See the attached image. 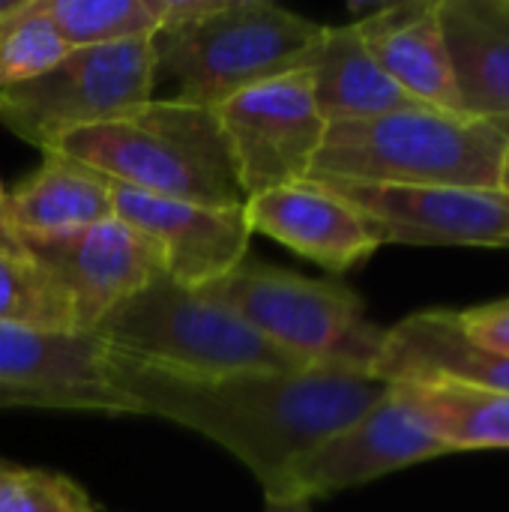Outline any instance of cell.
Segmentation results:
<instances>
[{"label":"cell","instance_id":"83f0119b","mask_svg":"<svg viewBox=\"0 0 509 512\" xmlns=\"http://www.w3.org/2000/svg\"><path fill=\"white\" fill-rule=\"evenodd\" d=\"M498 189L509 195V144H507V153H504V159H501V177H498Z\"/></svg>","mask_w":509,"mask_h":512},{"label":"cell","instance_id":"d6986e66","mask_svg":"<svg viewBox=\"0 0 509 512\" xmlns=\"http://www.w3.org/2000/svg\"><path fill=\"white\" fill-rule=\"evenodd\" d=\"M111 216L114 183L60 153H45V162L6 192V219L18 240L87 228Z\"/></svg>","mask_w":509,"mask_h":512},{"label":"cell","instance_id":"30bf717a","mask_svg":"<svg viewBox=\"0 0 509 512\" xmlns=\"http://www.w3.org/2000/svg\"><path fill=\"white\" fill-rule=\"evenodd\" d=\"M15 408L129 414L96 336L0 324V414Z\"/></svg>","mask_w":509,"mask_h":512},{"label":"cell","instance_id":"cb8c5ba5","mask_svg":"<svg viewBox=\"0 0 509 512\" xmlns=\"http://www.w3.org/2000/svg\"><path fill=\"white\" fill-rule=\"evenodd\" d=\"M0 512H99L66 474L9 465L0 474Z\"/></svg>","mask_w":509,"mask_h":512},{"label":"cell","instance_id":"ac0fdd59","mask_svg":"<svg viewBox=\"0 0 509 512\" xmlns=\"http://www.w3.org/2000/svg\"><path fill=\"white\" fill-rule=\"evenodd\" d=\"M306 72L312 78L315 105L327 126L372 120L420 105L384 72L354 21L324 24Z\"/></svg>","mask_w":509,"mask_h":512},{"label":"cell","instance_id":"3957f363","mask_svg":"<svg viewBox=\"0 0 509 512\" xmlns=\"http://www.w3.org/2000/svg\"><path fill=\"white\" fill-rule=\"evenodd\" d=\"M507 144L486 120L414 105L372 120L327 126L309 177L498 189Z\"/></svg>","mask_w":509,"mask_h":512},{"label":"cell","instance_id":"9a60e30c","mask_svg":"<svg viewBox=\"0 0 509 512\" xmlns=\"http://www.w3.org/2000/svg\"><path fill=\"white\" fill-rule=\"evenodd\" d=\"M384 72L420 105L468 117L456 90L438 0L378 6L354 21Z\"/></svg>","mask_w":509,"mask_h":512},{"label":"cell","instance_id":"6da1fadb","mask_svg":"<svg viewBox=\"0 0 509 512\" xmlns=\"http://www.w3.org/2000/svg\"><path fill=\"white\" fill-rule=\"evenodd\" d=\"M111 378L129 414L183 426L228 450L261 483L264 501L279 498L294 465L360 420L390 387L348 366L180 375L117 354Z\"/></svg>","mask_w":509,"mask_h":512},{"label":"cell","instance_id":"44dd1931","mask_svg":"<svg viewBox=\"0 0 509 512\" xmlns=\"http://www.w3.org/2000/svg\"><path fill=\"white\" fill-rule=\"evenodd\" d=\"M69 48L153 39L162 30V0H39Z\"/></svg>","mask_w":509,"mask_h":512},{"label":"cell","instance_id":"4fadbf2b","mask_svg":"<svg viewBox=\"0 0 509 512\" xmlns=\"http://www.w3.org/2000/svg\"><path fill=\"white\" fill-rule=\"evenodd\" d=\"M114 216L144 234L162 261V273L189 288L225 279L249 252L243 207H207L144 195L114 183Z\"/></svg>","mask_w":509,"mask_h":512},{"label":"cell","instance_id":"484cf974","mask_svg":"<svg viewBox=\"0 0 509 512\" xmlns=\"http://www.w3.org/2000/svg\"><path fill=\"white\" fill-rule=\"evenodd\" d=\"M0 252H6V255H24L21 240H18V234L12 231V225L6 219V192H3V183H0Z\"/></svg>","mask_w":509,"mask_h":512},{"label":"cell","instance_id":"603a6c76","mask_svg":"<svg viewBox=\"0 0 509 512\" xmlns=\"http://www.w3.org/2000/svg\"><path fill=\"white\" fill-rule=\"evenodd\" d=\"M69 51L72 48L42 12V3L27 0L21 12L0 27V90L48 72Z\"/></svg>","mask_w":509,"mask_h":512},{"label":"cell","instance_id":"4dcf8cb0","mask_svg":"<svg viewBox=\"0 0 509 512\" xmlns=\"http://www.w3.org/2000/svg\"><path fill=\"white\" fill-rule=\"evenodd\" d=\"M6 468H9V462H3V459H0V474H3Z\"/></svg>","mask_w":509,"mask_h":512},{"label":"cell","instance_id":"8992f818","mask_svg":"<svg viewBox=\"0 0 509 512\" xmlns=\"http://www.w3.org/2000/svg\"><path fill=\"white\" fill-rule=\"evenodd\" d=\"M201 291L234 309L255 333L300 366L369 372L384 339V330L366 318V306L351 288L276 264L243 261Z\"/></svg>","mask_w":509,"mask_h":512},{"label":"cell","instance_id":"7402d4cb","mask_svg":"<svg viewBox=\"0 0 509 512\" xmlns=\"http://www.w3.org/2000/svg\"><path fill=\"white\" fill-rule=\"evenodd\" d=\"M0 324L81 333L60 288L27 258L0 252Z\"/></svg>","mask_w":509,"mask_h":512},{"label":"cell","instance_id":"7c38bea8","mask_svg":"<svg viewBox=\"0 0 509 512\" xmlns=\"http://www.w3.org/2000/svg\"><path fill=\"white\" fill-rule=\"evenodd\" d=\"M312 180L354 204L384 243L509 249V195L501 189Z\"/></svg>","mask_w":509,"mask_h":512},{"label":"cell","instance_id":"f546056e","mask_svg":"<svg viewBox=\"0 0 509 512\" xmlns=\"http://www.w3.org/2000/svg\"><path fill=\"white\" fill-rule=\"evenodd\" d=\"M486 123H492V126H495V129H498V132H501V135L509 141V117H501V120H486Z\"/></svg>","mask_w":509,"mask_h":512},{"label":"cell","instance_id":"277c9868","mask_svg":"<svg viewBox=\"0 0 509 512\" xmlns=\"http://www.w3.org/2000/svg\"><path fill=\"white\" fill-rule=\"evenodd\" d=\"M324 24L270 0H213L198 18L153 36L156 81L171 78L177 99L210 105L267 78L306 69Z\"/></svg>","mask_w":509,"mask_h":512},{"label":"cell","instance_id":"ffe728a7","mask_svg":"<svg viewBox=\"0 0 509 512\" xmlns=\"http://www.w3.org/2000/svg\"><path fill=\"white\" fill-rule=\"evenodd\" d=\"M399 384L450 453L509 450V393L453 378H405Z\"/></svg>","mask_w":509,"mask_h":512},{"label":"cell","instance_id":"5bb4252c","mask_svg":"<svg viewBox=\"0 0 509 512\" xmlns=\"http://www.w3.org/2000/svg\"><path fill=\"white\" fill-rule=\"evenodd\" d=\"M243 213L252 234H264L330 273H348L384 246L354 204L312 177L249 198Z\"/></svg>","mask_w":509,"mask_h":512},{"label":"cell","instance_id":"8fae6325","mask_svg":"<svg viewBox=\"0 0 509 512\" xmlns=\"http://www.w3.org/2000/svg\"><path fill=\"white\" fill-rule=\"evenodd\" d=\"M21 249L60 288L81 333L162 273L156 246L117 216L63 234L21 237Z\"/></svg>","mask_w":509,"mask_h":512},{"label":"cell","instance_id":"ba28073f","mask_svg":"<svg viewBox=\"0 0 509 512\" xmlns=\"http://www.w3.org/2000/svg\"><path fill=\"white\" fill-rule=\"evenodd\" d=\"M243 198L309 180L327 123L315 105L312 78L294 69L252 84L216 105Z\"/></svg>","mask_w":509,"mask_h":512},{"label":"cell","instance_id":"e0dca14e","mask_svg":"<svg viewBox=\"0 0 509 512\" xmlns=\"http://www.w3.org/2000/svg\"><path fill=\"white\" fill-rule=\"evenodd\" d=\"M438 18L465 114L509 117V0H438Z\"/></svg>","mask_w":509,"mask_h":512},{"label":"cell","instance_id":"d4e9b609","mask_svg":"<svg viewBox=\"0 0 509 512\" xmlns=\"http://www.w3.org/2000/svg\"><path fill=\"white\" fill-rule=\"evenodd\" d=\"M459 315L471 339H477L483 348L501 357H509V297L474 309H462Z\"/></svg>","mask_w":509,"mask_h":512},{"label":"cell","instance_id":"7a4b0ae2","mask_svg":"<svg viewBox=\"0 0 509 512\" xmlns=\"http://www.w3.org/2000/svg\"><path fill=\"white\" fill-rule=\"evenodd\" d=\"M51 153L75 159L117 186L207 207H243V189L216 108L147 99L66 135Z\"/></svg>","mask_w":509,"mask_h":512},{"label":"cell","instance_id":"52a82bcc","mask_svg":"<svg viewBox=\"0 0 509 512\" xmlns=\"http://www.w3.org/2000/svg\"><path fill=\"white\" fill-rule=\"evenodd\" d=\"M153 39L72 48L48 72L0 90V123L51 153L66 135L153 99Z\"/></svg>","mask_w":509,"mask_h":512},{"label":"cell","instance_id":"f1b7e54d","mask_svg":"<svg viewBox=\"0 0 509 512\" xmlns=\"http://www.w3.org/2000/svg\"><path fill=\"white\" fill-rule=\"evenodd\" d=\"M24 6V0H0V18H6V15H12V12H18Z\"/></svg>","mask_w":509,"mask_h":512},{"label":"cell","instance_id":"4316f807","mask_svg":"<svg viewBox=\"0 0 509 512\" xmlns=\"http://www.w3.org/2000/svg\"><path fill=\"white\" fill-rule=\"evenodd\" d=\"M264 512H312L306 501H264Z\"/></svg>","mask_w":509,"mask_h":512},{"label":"cell","instance_id":"2e32d148","mask_svg":"<svg viewBox=\"0 0 509 512\" xmlns=\"http://www.w3.org/2000/svg\"><path fill=\"white\" fill-rule=\"evenodd\" d=\"M369 372L384 384L453 378L509 393V357L471 339L459 309H423L384 330Z\"/></svg>","mask_w":509,"mask_h":512},{"label":"cell","instance_id":"9c48e42d","mask_svg":"<svg viewBox=\"0 0 509 512\" xmlns=\"http://www.w3.org/2000/svg\"><path fill=\"white\" fill-rule=\"evenodd\" d=\"M450 456V450L429 429L417 405L399 384L348 429L312 450L294 465L279 498L270 501H306L315 504L336 492L381 480L393 471Z\"/></svg>","mask_w":509,"mask_h":512},{"label":"cell","instance_id":"5b68a950","mask_svg":"<svg viewBox=\"0 0 509 512\" xmlns=\"http://www.w3.org/2000/svg\"><path fill=\"white\" fill-rule=\"evenodd\" d=\"M90 336L117 357L180 375L309 369L270 345L234 309L165 273L108 312Z\"/></svg>","mask_w":509,"mask_h":512}]
</instances>
